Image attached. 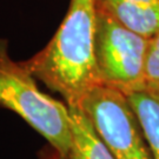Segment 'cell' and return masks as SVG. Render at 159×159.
Listing matches in <instances>:
<instances>
[{"label": "cell", "instance_id": "cell-1", "mask_svg": "<svg viewBox=\"0 0 159 159\" xmlns=\"http://www.w3.org/2000/svg\"><path fill=\"white\" fill-rule=\"evenodd\" d=\"M98 0H70L66 16L48 44L23 61L37 80L59 93L68 106H80L100 85L96 61Z\"/></svg>", "mask_w": 159, "mask_h": 159}, {"label": "cell", "instance_id": "cell-2", "mask_svg": "<svg viewBox=\"0 0 159 159\" xmlns=\"http://www.w3.org/2000/svg\"><path fill=\"white\" fill-rule=\"evenodd\" d=\"M0 106L17 113L65 158L72 145L67 104L46 94L23 61L10 56L8 41L0 38Z\"/></svg>", "mask_w": 159, "mask_h": 159}, {"label": "cell", "instance_id": "cell-3", "mask_svg": "<svg viewBox=\"0 0 159 159\" xmlns=\"http://www.w3.org/2000/svg\"><path fill=\"white\" fill-rule=\"evenodd\" d=\"M148 41V38L119 23L98 2L96 61L100 85L125 96L144 91Z\"/></svg>", "mask_w": 159, "mask_h": 159}, {"label": "cell", "instance_id": "cell-4", "mask_svg": "<svg viewBox=\"0 0 159 159\" xmlns=\"http://www.w3.org/2000/svg\"><path fill=\"white\" fill-rule=\"evenodd\" d=\"M79 107L116 159H152L142 125L124 93L99 85Z\"/></svg>", "mask_w": 159, "mask_h": 159}, {"label": "cell", "instance_id": "cell-5", "mask_svg": "<svg viewBox=\"0 0 159 159\" xmlns=\"http://www.w3.org/2000/svg\"><path fill=\"white\" fill-rule=\"evenodd\" d=\"M119 23L145 38L159 32V0H98Z\"/></svg>", "mask_w": 159, "mask_h": 159}, {"label": "cell", "instance_id": "cell-6", "mask_svg": "<svg viewBox=\"0 0 159 159\" xmlns=\"http://www.w3.org/2000/svg\"><path fill=\"white\" fill-rule=\"evenodd\" d=\"M72 125V145L67 159H116L98 136L91 120L79 106H68Z\"/></svg>", "mask_w": 159, "mask_h": 159}, {"label": "cell", "instance_id": "cell-7", "mask_svg": "<svg viewBox=\"0 0 159 159\" xmlns=\"http://www.w3.org/2000/svg\"><path fill=\"white\" fill-rule=\"evenodd\" d=\"M126 97L142 125L152 159H159V98L146 91L134 92Z\"/></svg>", "mask_w": 159, "mask_h": 159}, {"label": "cell", "instance_id": "cell-8", "mask_svg": "<svg viewBox=\"0 0 159 159\" xmlns=\"http://www.w3.org/2000/svg\"><path fill=\"white\" fill-rule=\"evenodd\" d=\"M144 91L159 98V32L148 38L145 66Z\"/></svg>", "mask_w": 159, "mask_h": 159}, {"label": "cell", "instance_id": "cell-9", "mask_svg": "<svg viewBox=\"0 0 159 159\" xmlns=\"http://www.w3.org/2000/svg\"><path fill=\"white\" fill-rule=\"evenodd\" d=\"M39 159H66L63 154H60L54 148L48 145V148H43L39 152Z\"/></svg>", "mask_w": 159, "mask_h": 159}]
</instances>
